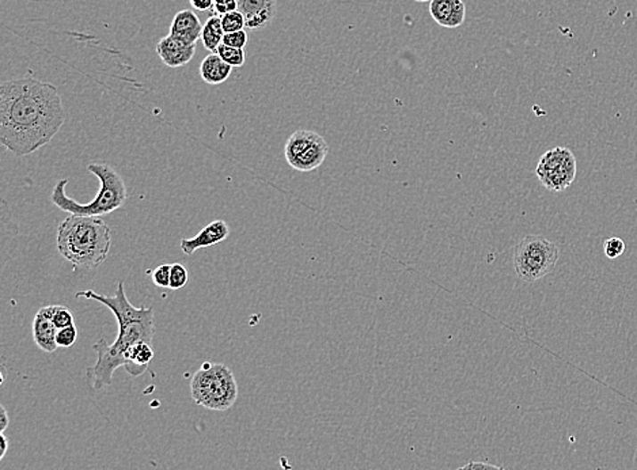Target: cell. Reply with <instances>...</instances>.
Returning a JSON list of instances; mask_svg holds the SVG:
<instances>
[{
  "label": "cell",
  "mask_w": 637,
  "mask_h": 470,
  "mask_svg": "<svg viewBox=\"0 0 637 470\" xmlns=\"http://www.w3.org/2000/svg\"><path fill=\"white\" fill-rule=\"evenodd\" d=\"M191 394L196 404L207 409H230L238 399L234 373L226 364L204 363L192 377Z\"/></svg>",
  "instance_id": "5"
},
{
  "label": "cell",
  "mask_w": 637,
  "mask_h": 470,
  "mask_svg": "<svg viewBox=\"0 0 637 470\" xmlns=\"http://www.w3.org/2000/svg\"><path fill=\"white\" fill-rule=\"evenodd\" d=\"M216 53L233 69L234 67H242L245 64V52H243V49L233 48V46L220 44Z\"/></svg>",
  "instance_id": "18"
},
{
  "label": "cell",
  "mask_w": 637,
  "mask_h": 470,
  "mask_svg": "<svg viewBox=\"0 0 637 470\" xmlns=\"http://www.w3.org/2000/svg\"><path fill=\"white\" fill-rule=\"evenodd\" d=\"M233 67L229 66L217 53L204 58L200 66V77L207 85H220L229 79Z\"/></svg>",
  "instance_id": "16"
},
{
  "label": "cell",
  "mask_w": 637,
  "mask_h": 470,
  "mask_svg": "<svg viewBox=\"0 0 637 470\" xmlns=\"http://www.w3.org/2000/svg\"><path fill=\"white\" fill-rule=\"evenodd\" d=\"M66 123L58 89L33 75L0 85V143L26 157L51 143Z\"/></svg>",
  "instance_id": "1"
},
{
  "label": "cell",
  "mask_w": 637,
  "mask_h": 470,
  "mask_svg": "<svg viewBox=\"0 0 637 470\" xmlns=\"http://www.w3.org/2000/svg\"><path fill=\"white\" fill-rule=\"evenodd\" d=\"M52 312H53V304L41 307L32 325L33 340L36 345L46 353H53L59 348L56 343L59 329L52 321Z\"/></svg>",
  "instance_id": "12"
},
{
  "label": "cell",
  "mask_w": 637,
  "mask_h": 470,
  "mask_svg": "<svg viewBox=\"0 0 637 470\" xmlns=\"http://www.w3.org/2000/svg\"><path fill=\"white\" fill-rule=\"evenodd\" d=\"M52 321L58 329H64V328L75 325L74 314L71 310L69 307L59 306V304H53Z\"/></svg>",
  "instance_id": "19"
},
{
  "label": "cell",
  "mask_w": 637,
  "mask_h": 470,
  "mask_svg": "<svg viewBox=\"0 0 637 470\" xmlns=\"http://www.w3.org/2000/svg\"><path fill=\"white\" fill-rule=\"evenodd\" d=\"M9 413H7L6 408H4V405H0V433L6 431V428L9 427Z\"/></svg>",
  "instance_id": "29"
},
{
  "label": "cell",
  "mask_w": 637,
  "mask_h": 470,
  "mask_svg": "<svg viewBox=\"0 0 637 470\" xmlns=\"http://www.w3.org/2000/svg\"><path fill=\"white\" fill-rule=\"evenodd\" d=\"M87 170L100 180V190L90 203H78L66 193L69 181L61 180L52 190L51 201L59 210L77 216H95L115 213L126 204L128 190L120 173L109 164H90Z\"/></svg>",
  "instance_id": "4"
},
{
  "label": "cell",
  "mask_w": 637,
  "mask_h": 470,
  "mask_svg": "<svg viewBox=\"0 0 637 470\" xmlns=\"http://www.w3.org/2000/svg\"><path fill=\"white\" fill-rule=\"evenodd\" d=\"M75 296L102 304L118 320V335L115 342L108 344L105 338H101L93 345L97 361L87 370V378L95 390H100L103 386H110L115 371L126 366V353L129 348L137 343H152L155 335L154 310L152 307L134 306L124 290V281H118L113 296H101L93 290L79 291Z\"/></svg>",
  "instance_id": "2"
},
{
  "label": "cell",
  "mask_w": 637,
  "mask_h": 470,
  "mask_svg": "<svg viewBox=\"0 0 637 470\" xmlns=\"http://www.w3.org/2000/svg\"><path fill=\"white\" fill-rule=\"evenodd\" d=\"M576 170L574 152L567 147H555L541 157L535 167V174L546 190L563 192L574 184Z\"/></svg>",
  "instance_id": "8"
},
{
  "label": "cell",
  "mask_w": 637,
  "mask_h": 470,
  "mask_svg": "<svg viewBox=\"0 0 637 470\" xmlns=\"http://www.w3.org/2000/svg\"><path fill=\"white\" fill-rule=\"evenodd\" d=\"M278 0H238V12L245 17L246 29L257 32L274 20Z\"/></svg>",
  "instance_id": "9"
},
{
  "label": "cell",
  "mask_w": 637,
  "mask_h": 470,
  "mask_svg": "<svg viewBox=\"0 0 637 470\" xmlns=\"http://www.w3.org/2000/svg\"><path fill=\"white\" fill-rule=\"evenodd\" d=\"M203 33V25L195 12L181 10L173 18L169 35L188 44H198Z\"/></svg>",
  "instance_id": "14"
},
{
  "label": "cell",
  "mask_w": 637,
  "mask_h": 470,
  "mask_svg": "<svg viewBox=\"0 0 637 470\" xmlns=\"http://www.w3.org/2000/svg\"><path fill=\"white\" fill-rule=\"evenodd\" d=\"M329 144L320 134L310 129H298L284 146V155L290 166L298 172L309 173L318 169L326 159Z\"/></svg>",
  "instance_id": "7"
},
{
  "label": "cell",
  "mask_w": 637,
  "mask_h": 470,
  "mask_svg": "<svg viewBox=\"0 0 637 470\" xmlns=\"http://www.w3.org/2000/svg\"><path fill=\"white\" fill-rule=\"evenodd\" d=\"M414 2H418V4H427V2H431V0H414Z\"/></svg>",
  "instance_id": "31"
},
{
  "label": "cell",
  "mask_w": 637,
  "mask_h": 470,
  "mask_svg": "<svg viewBox=\"0 0 637 470\" xmlns=\"http://www.w3.org/2000/svg\"><path fill=\"white\" fill-rule=\"evenodd\" d=\"M191 2V6L199 12H208V10L214 9L215 0H189Z\"/></svg>",
  "instance_id": "28"
},
{
  "label": "cell",
  "mask_w": 637,
  "mask_h": 470,
  "mask_svg": "<svg viewBox=\"0 0 637 470\" xmlns=\"http://www.w3.org/2000/svg\"><path fill=\"white\" fill-rule=\"evenodd\" d=\"M188 270L183 264H172V273H170V287L173 291L181 290L188 284Z\"/></svg>",
  "instance_id": "21"
},
{
  "label": "cell",
  "mask_w": 637,
  "mask_h": 470,
  "mask_svg": "<svg viewBox=\"0 0 637 470\" xmlns=\"http://www.w3.org/2000/svg\"><path fill=\"white\" fill-rule=\"evenodd\" d=\"M625 249V242L618 239V237L606 239L605 244H603V252H605L606 257L610 258V260H616V258L623 255Z\"/></svg>",
  "instance_id": "22"
},
{
  "label": "cell",
  "mask_w": 637,
  "mask_h": 470,
  "mask_svg": "<svg viewBox=\"0 0 637 470\" xmlns=\"http://www.w3.org/2000/svg\"><path fill=\"white\" fill-rule=\"evenodd\" d=\"M56 245L75 270H94L108 258L112 232L101 218L71 215L59 224Z\"/></svg>",
  "instance_id": "3"
},
{
  "label": "cell",
  "mask_w": 637,
  "mask_h": 470,
  "mask_svg": "<svg viewBox=\"0 0 637 470\" xmlns=\"http://www.w3.org/2000/svg\"><path fill=\"white\" fill-rule=\"evenodd\" d=\"M0 445H2V450H0V459H4L6 456L7 450H9V439L6 438L4 433H0Z\"/></svg>",
  "instance_id": "30"
},
{
  "label": "cell",
  "mask_w": 637,
  "mask_h": 470,
  "mask_svg": "<svg viewBox=\"0 0 637 470\" xmlns=\"http://www.w3.org/2000/svg\"><path fill=\"white\" fill-rule=\"evenodd\" d=\"M225 35L226 33H225L219 15H211L204 23L203 33H201L204 48L207 51H211L212 53H216L220 44H224Z\"/></svg>",
  "instance_id": "17"
},
{
  "label": "cell",
  "mask_w": 637,
  "mask_h": 470,
  "mask_svg": "<svg viewBox=\"0 0 637 470\" xmlns=\"http://www.w3.org/2000/svg\"><path fill=\"white\" fill-rule=\"evenodd\" d=\"M429 14L442 28L457 29L465 22L466 6L463 0H431Z\"/></svg>",
  "instance_id": "13"
},
{
  "label": "cell",
  "mask_w": 637,
  "mask_h": 470,
  "mask_svg": "<svg viewBox=\"0 0 637 470\" xmlns=\"http://www.w3.org/2000/svg\"><path fill=\"white\" fill-rule=\"evenodd\" d=\"M157 53L165 66L180 69L195 56L196 44H188L175 36L167 35L157 44Z\"/></svg>",
  "instance_id": "10"
},
{
  "label": "cell",
  "mask_w": 637,
  "mask_h": 470,
  "mask_svg": "<svg viewBox=\"0 0 637 470\" xmlns=\"http://www.w3.org/2000/svg\"><path fill=\"white\" fill-rule=\"evenodd\" d=\"M222 26H224L225 33L240 32L246 29L245 17L241 12H232L229 14H225L220 17Z\"/></svg>",
  "instance_id": "20"
},
{
  "label": "cell",
  "mask_w": 637,
  "mask_h": 470,
  "mask_svg": "<svg viewBox=\"0 0 637 470\" xmlns=\"http://www.w3.org/2000/svg\"><path fill=\"white\" fill-rule=\"evenodd\" d=\"M78 338V329L75 325L72 327L64 328V329L58 330V336H56V343H58L59 347L69 348L75 344Z\"/></svg>",
  "instance_id": "24"
},
{
  "label": "cell",
  "mask_w": 637,
  "mask_h": 470,
  "mask_svg": "<svg viewBox=\"0 0 637 470\" xmlns=\"http://www.w3.org/2000/svg\"><path fill=\"white\" fill-rule=\"evenodd\" d=\"M248 32L245 29L240 32L226 33L224 37L225 45L233 46V48L243 49L248 44Z\"/></svg>",
  "instance_id": "25"
},
{
  "label": "cell",
  "mask_w": 637,
  "mask_h": 470,
  "mask_svg": "<svg viewBox=\"0 0 637 470\" xmlns=\"http://www.w3.org/2000/svg\"><path fill=\"white\" fill-rule=\"evenodd\" d=\"M152 359H154V350H152L151 343H137L126 353L124 369L132 377L142 376L146 373Z\"/></svg>",
  "instance_id": "15"
},
{
  "label": "cell",
  "mask_w": 637,
  "mask_h": 470,
  "mask_svg": "<svg viewBox=\"0 0 637 470\" xmlns=\"http://www.w3.org/2000/svg\"><path fill=\"white\" fill-rule=\"evenodd\" d=\"M229 224L217 219V221L207 224L193 239H181V250L186 255H192L193 253L198 252L199 249H206V247H212L220 244V242H224L225 239H229Z\"/></svg>",
  "instance_id": "11"
},
{
  "label": "cell",
  "mask_w": 637,
  "mask_h": 470,
  "mask_svg": "<svg viewBox=\"0 0 637 470\" xmlns=\"http://www.w3.org/2000/svg\"><path fill=\"white\" fill-rule=\"evenodd\" d=\"M559 250L555 242L543 235H526L514 250V268L519 279L535 283L548 276L558 264Z\"/></svg>",
  "instance_id": "6"
},
{
  "label": "cell",
  "mask_w": 637,
  "mask_h": 470,
  "mask_svg": "<svg viewBox=\"0 0 637 470\" xmlns=\"http://www.w3.org/2000/svg\"><path fill=\"white\" fill-rule=\"evenodd\" d=\"M238 10V0H215L214 9L212 12H215L214 15L229 14L232 12H237Z\"/></svg>",
  "instance_id": "26"
},
{
  "label": "cell",
  "mask_w": 637,
  "mask_h": 470,
  "mask_svg": "<svg viewBox=\"0 0 637 470\" xmlns=\"http://www.w3.org/2000/svg\"><path fill=\"white\" fill-rule=\"evenodd\" d=\"M457 470H506L504 467L497 466V465L486 464V462H469L463 465L462 467Z\"/></svg>",
  "instance_id": "27"
},
{
  "label": "cell",
  "mask_w": 637,
  "mask_h": 470,
  "mask_svg": "<svg viewBox=\"0 0 637 470\" xmlns=\"http://www.w3.org/2000/svg\"><path fill=\"white\" fill-rule=\"evenodd\" d=\"M170 273H172V265H158V267L152 271V283H154L155 286L159 287V288H169Z\"/></svg>",
  "instance_id": "23"
}]
</instances>
